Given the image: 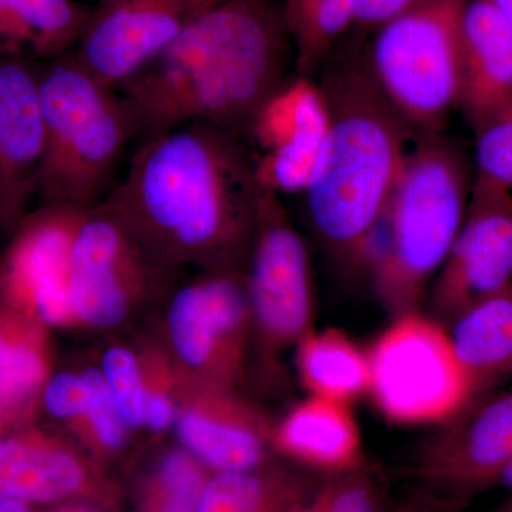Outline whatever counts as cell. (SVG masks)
<instances>
[{
    "instance_id": "3957f363",
    "label": "cell",
    "mask_w": 512,
    "mask_h": 512,
    "mask_svg": "<svg viewBox=\"0 0 512 512\" xmlns=\"http://www.w3.org/2000/svg\"><path fill=\"white\" fill-rule=\"evenodd\" d=\"M320 73L328 130L303 192L320 242L348 265L420 136L384 97L365 57H328Z\"/></svg>"
},
{
    "instance_id": "1f68e13d",
    "label": "cell",
    "mask_w": 512,
    "mask_h": 512,
    "mask_svg": "<svg viewBox=\"0 0 512 512\" xmlns=\"http://www.w3.org/2000/svg\"><path fill=\"white\" fill-rule=\"evenodd\" d=\"M87 389L82 376L60 373L46 384L45 404L47 412L59 419L86 416Z\"/></svg>"
},
{
    "instance_id": "8d00e7d4",
    "label": "cell",
    "mask_w": 512,
    "mask_h": 512,
    "mask_svg": "<svg viewBox=\"0 0 512 512\" xmlns=\"http://www.w3.org/2000/svg\"><path fill=\"white\" fill-rule=\"evenodd\" d=\"M497 484L503 485V487H507L512 490V461L508 464L507 468H505L503 474H501L500 480H498Z\"/></svg>"
},
{
    "instance_id": "f1b7e54d",
    "label": "cell",
    "mask_w": 512,
    "mask_h": 512,
    "mask_svg": "<svg viewBox=\"0 0 512 512\" xmlns=\"http://www.w3.org/2000/svg\"><path fill=\"white\" fill-rule=\"evenodd\" d=\"M103 377L123 423L128 427L143 424L147 393L133 353L110 349L103 359Z\"/></svg>"
},
{
    "instance_id": "ac0fdd59",
    "label": "cell",
    "mask_w": 512,
    "mask_h": 512,
    "mask_svg": "<svg viewBox=\"0 0 512 512\" xmlns=\"http://www.w3.org/2000/svg\"><path fill=\"white\" fill-rule=\"evenodd\" d=\"M447 333L476 402L512 375V284L464 309Z\"/></svg>"
},
{
    "instance_id": "9a60e30c",
    "label": "cell",
    "mask_w": 512,
    "mask_h": 512,
    "mask_svg": "<svg viewBox=\"0 0 512 512\" xmlns=\"http://www.w3.org/2000/svg\"><path fill=\"white\" fill-rule=\"evenodd\" d=\"M40 62L0 57V222L19 224L45 157Z\"/></svg>"
},
{
    "instance_id": "484cf974",
    "label": "cell",
    "mask_w": 512,
    "mask_h": 512,
    "mask_svg": "<svg viewBox=\"0 0 512 512\" xmlns=\"http://www.w3.org/2000/svg\"><path fill=\"white\" fill-rule=\"evenodd\" d=\"M22 312L0 308V404L3 412L28 402L46 379V359Z\"/></svg>"
},
{
    "instance_id": "60d3db41",
    "label": "cell",
    "mask_w": 512,
    "mask_h": 512,
    "mask_svg": "<svg viewBox=\"0 0 512 512\" xmlns=\"http://www.w3.org/2000/svg\"><path fill=\"white\" fill-rule=\"evenodd\" d=\"M100 2H101V0H100Z\"/></svg>"
},
{
    "instance_id": "ba28073f",
    "label": "cell",
    "mask_w": 512,
    "mask_h": 512,
    "mask_svg": "<svg viewBox=\"0 0 512 512\" xmlns=\"http://www.w3.org/2000/svg\"><path fill=\"white\" fill-rule=\"evenodd\" d=\"M113 202L84 211L74 235L70 295L74 316L100 328L117 325L131 299L173 265Z\"/></svg>"
},
{
    "instance_id": "74e56055",
    "label": "cell",
    "mask_w": 512,
    "mask_h": 512,
    "mask_svg": "<svg viewBox=\"0 0 512 512\" xmlns=\"http://www.w3.org/2000/svg\"><path fill=\"white\" fill-rule=\"evenodd\" d=\"M64 512H92V511L86 510V508H73V510H67Z\"/></svg>"
},
{
    "instance_id": "7c38bea8",
    "label": "cell",
    "mask_w": 512,
    "mask_h": 512,
    "mask_svg": "<svg viewBox=\"0 0 512 512\" xmlns=\"http://www.w3.org/2000/svg\"><path fill=\"white\" fill-rule=\"evenodd\" d=\"M84 211L43 204L19 222L18 234L0 259V296L6 305L50 325L73 318L70 262Z\"/></svg>"
},
{
    "instance_id": "8992f818",
    "label": "cell",
    "mask_w": 512,
    "mask_h": 512,
    "mask_svg": "<svg viewBox=\"0 0 512 512\" xmlns=\"http://www.w3.org/2000/svg\"><path fill=\"white\" fill-rule=\"evenodd\" d=\"M468 0H429L380 26L365 57L384 97L419 136L457 109Z\"/></svg>"
},
{
    "instance_id": "d590c367",
    "label": "cell",
    "mask_w": 512,
    "mask_h": 512,
    "mask_svg": "<svg viewBox=\"0 0 512 512\" xmlns=\"http://www.w3.org/2000/svg\"><path fill=\"white\" fill-rule=\"evenodd\" d=\"M490 2L512 29V0H490Z\"/></svg>"
},
{
    "instance_id": "9c48e42d",
    "label": "cell",
    "mask_w": 512,
    "mask_h": 512,
    "mask_svg": "<svg viewBox=\"0 0 512 512\" xmlns=\"http://www.w3.org/2000/svg\"><path fill=\"white\" fill-rule=\"evenodd\" d=\"M245 285L249 309L274 345L299 343L312 332L315 306L308 248L289 221L279 194L264 185Z\"/></svg>"
},
{
    "instance_id": "4316f807",
    "label": "cell",
    "mask_w": 512,
    "mask_h": 512,
    "mask_svg": "<svg viewBox=\"0 0 512 512\" xmlns=\"http://www.w3.org/2000/svg\"><path fill=\"white\" fill-rule=\"evenodd\" d=\"M379 487L363 468L339 474L323 485L318 493L308 495L295 512H380Z\"/></svg>"
},
{
    "instance_id": "d6986e66",
    "label": "cell",
    "mask_w": 512,
    "mask_h": 512,
    "mask_svg": "<svg viewBox=\"0 0 512 512\" xmlns=\"http://www.w3.org/2000/svg\"><path fill=\"white\" fill-rule=\"evenodd\" d=\"M276 441L320 471L345 474L362 467V437L349 404L312 396L288 414Z\"/></svg>"
},
{
    "instance_id": "4dcf8cb0",
    "label": "cell",
    "mask_w": 512,
    "mask_h": 512,
    "mask_svg": "<svg viewBox=\"0 0 512 512\" xmlns=\"http://www.w3.org/2000/svg\"><path fill=\"white\" fill-rule=\"evenodd\" d=\"M82 379L87 389V413L94 433L103 446L119 448L124 443V426L117 412L116 404L111 399L104 377L97 370L89 369Z\"/></svg>"
},
{
    "instance_id": "5bb4252c",
    "label": "cell",
    "mask_w": 512,
    "mask_h": 512,
    "mask_svg": "<svg viewBox=\"0 0 512 512\" xmlns=\"http://www.w3.org/2000/svg\"><path fill=\"white\" fill-rule=\"evenodd\" d=\"M424 446L421 471L457 490L497 484L512 461V387L481 397Z\"/></svg>"
},
{
    "instance_id": "30bf717a",
    "label": "cell",
    "mask_w": 512,
    "mask_h": 512,
    "mask_svg": "<svg viewBox=\"0 0 512 512\" xmlns=\"http://www.w3.org/2000/svg\"><path fill=\"white\" fill-rule=\"evenodd\" d=\"M220 0H101L70 50L87 72L120 90L163 56Z\"/></svg>"
},
{
    "instance_id": "603a6c76",
    "label": "cell",
    "mask_w": 512,
    "mask_h": 512,
    "mask_svg": "<svg viewBox=\"0 0 512 512\" xmlns=\"http://www.w3.org/2000/svg\"><path fill=\"white\" fill-rule=\"evenodd\" d=\"M298 370L303 386L320 399L352 406L369 394L367 352L342 330H312L299 340Z\"/></svg>"
},
{
    "instance_id": "8fae6325",
    "label": "cell",
    "mask_w": 512,
    "mask_h": 512,
    "mask_svg": "<svg viewBox=\"0 0 512 512\" xmlns=\"http://www.w3.org/2000/svg\"><path fill=\"white\" fill-rule=\"evenodd\" d=\"M511 284V191L476 175L456 241L427 293L430 316L447 328L468 306Z\"/></svg>"
},
{
    "instance_id": "6da1fadb",
    "label": "cell",
    "mask_w": 512,
    "mask_h": 512,
    "mask_svg": "<svg viewBox=\"0 0 512 512\" xmlns=\"http://www.w3.org/2000/svg\"><path fill=\"white\" fill-rule=\"evenodd\" d=\"M261 190L241 138L194 123L144 138L107 200L171 261L228 271L248 262Z\"/></svg>"
},
{
    "instance_id": "e0dca14e",
    "label": "cell",
    "mask_w": 512,
    "mask_h": 512,
    "mask_svg": "<svg viewBox=\"0 0 512 512\" xmlns=\"http://www.w3.org/2000/svg\"><path fill=\"white\" fill-rule=\"evenodd\" d=\"M512 100V29L490 0H468L457 109L474 133Z\"/></svg>"
},
{
    "instance_id": "836d02e7",
    "label": "cell",
    "mask_w": 512,
    "mask_h": 512,
    "mask_svg": "<svg viewBox=\"0 0 512 512\" xmlns=\"http://www.w3.org/2000/svg\"><path fill=\"white\" fill-rule=\"evenodd\" d=\"M173 404L163 394H147L144 421L154 430H164L173 421Z\"/></svg>"
},
{
    "instance_id": "e575fe53",
    "label": "cell",
    "mask_w": 512,
    "mask_h": 512,
    "mask_svg": "<svg viewBox=\"0 0 512 512\" xmlns=\"http://www.w3.org/2000/svg\"><path fill=\"white\" fill-rule=\"evenodd\" d=\"M0 512H30L26 501L19 498L0 495Z\"/></svg>"
},
{
    "instance_id": "5b68a950",
    "label": "cell",
    "mask_w": 512,
    "mask_h": 512,
    "mask_svg": "<svg viewBox=\"0 0 512 512\" xmlns=\"http://www.w3.org/2000/svg\"><path fill=\"white\" fill-rule=\"evenodd\" d=\"M39 77L46 144L36 194L45 204L89 210L138 136L136 117L119 90L70 52L40 63Z\"/></svg>"
},
{
    "instance_id": "52a82bcc",
    "label": "cell",
    "mask_w": 512,
    "mask_h": 512,
    "mask_svg": "<svg viewBox=\"0 0 512 512\" xmlns=\"http://www.w3.org/2000/svg\"><path fill=\"white\" fill-rule=\"evenodd\" d=\"M370 399L397 426L453 420L474 403L447 328L420 311L396 316L367 350Z\"/></svg>"
},
{
    "instance_id": "7402d4cb",
    "label": "cell",
    "mask_w": 512,
    "mask_h": 512,
    "mask_svg": "<svg viewBox=\"0 0 512 512\" xmlns=\"http://www.w3.org/2000/svg\"><path fill=\"white\" fill-rule=\"evenodd\" d=\"M82 483V467L66 451L35 437L0 439V495L46 503L73 494Z\"/></svg>"
},
{
    "instance_id": "7a4b0ae2",
    "label": "cell",
    "mask_w": 512,
    "mask_h": 512,
    "mask_svg": "<svg viewBox=\"0 0 512 512\" xmlns=\"http://www.w3.org/2000/svg\"><path fill=\"white\" fill-rule=\"evenodd\" d=\"M289 43L274 0H220L119 92L144 138L194 123L249 136L286 83Z\"/></svg>"
},
{
    "instance_id": "277c9868",
    "label": "cell",
    "mask_w": 512,
    "mask_h": 512,
    "mask_svg": "<svg viewBox=\"0 0 512 512\" xmlns=\"http://www.w3.org/2000/svg\"><path fill=\"white\" fill-rule=\"evenodd\" d=\"M471 187L470 164L453 140L417 138L390 197L392 249L370 278L392 318L420 311L463 224Z\"/></svg>"
},
{
    "instance_id": "ab89813d",
    "label": "cell",
    "mask_w": 512,
    "mask_h": 512,
    "mask_svg": "<svg viewBox=\"0 0 512 512\" xmlns=\"http://www.w3.org/2000/svg\"><path fill=\"white\" fill-rule=\"evenodd\" d=\"M2 414H3V409H2V404H0V419H2Z\"/></svg>"
},
{
    "instance_id": "d4e9b609",
    "label": "cell",
    "mask_w": 512,
    "mask_h": 512,
    "mask_svg": "<svg viewBox=\"0 0 512 512\" xmlns=\"http://www.w3.org/2000/svg\"><path fill=\"white\" fill-rule=\"evenodd\" d=\"M306 498L301 485L285 478L218 473L205 483L195 512H295Z\"/></svg>"
},
{
    "instance_id": "83f0119b",
    "label": "cell",
    "mask_w": 512,
    "mask_h": 512,
    "mask_svg": "<svg viewBox=\"0 0 512 512\" xmlns=\"http://www.w3.org/2000/svg\"><path fill=\"white\" fill-rule=\"evenodd\" d=\"M478 177L512 190V100L476 131Z\"/></svg>"
},
{
    "instance_id": "ffe728a7",
    "label": "cell",
    "mask_w": 512,
    "mask_h": 512,
    "mask_svg": "<svg viewBox=\"0 0 512 512\" xmlns=\"http://www.w3.org/2000/svg\"><path fill=\"white\" fill-rule=\"evenodd\" d=\"M92 13L76 0H0V57L42 63L66 55Z\"/></svg>"
},
{
    "instance_id": "4fadbf2b",
    "label": "cell",
    "mask_w": 512,
    "mask_h": 512,
    "mask_svg": "<svg viewBox=\"0 0 512 512\" xmlns=\"http://www.w3.org/2000/svg\"><path fill=\"white\" fill-rule=\"evenodd\" d=\"M328 130V113L318 86L299 77L259 111L249 137L262 154L255 160L259 183L276 194L308 187Z\"/></svg>"
},
{
    "instance_id": "44dd1931",
    "label": "cell",
    "mask_w": 512,
    "mask_h": 512,
    "mask_svg": "<svg viewBox=\"0 0 512 512\" xmlns=\"http://www.w3.org/2000/svg\"><path fill=\"white\" fill-rule=\"evenodd\" d=\"M178 433L185 446L218 473L254 471L264 460V426L237 404L220 403L212 412L184 414Z\"/></svg>"
},
{
    "instance_id": "2e32d148",
    "label": "cell",
    "mask_w": 512,
    "mask_h": 512,
    "mask_svg": "<svg viewBox=\"0 0 512 512\" xmlns=\"http://www.w3.org/2000/svg\"><path fill=\"white\" fill-rule=\"evenodd\" d=\"M249 308L245 276L238 269L215 271L180 289L168 312L171 339L187 365L220 363L225 372L238 365Z\"/></svg>"
},
{
    "instance_id": "f546056e",
    "label": "cell",
    "mask_w": 512,
    "mask_h": 512,
    "mask_svg": "<svg viewBox=\"0 0 512 512\" xmlns=\"http://www.w3.org/2000/svg\"><path fill=\"white\" fill-rule=\"evenodd\" d=\"M164 501L158 512H195L204 490L200 468L190 456L174 451L164 458L160 473Z\"/></svg>"
},
{
    "instance_id": "f35d334b",
    "label": "cell",
    "mask_w": 512,
    "mask_h": 512,
    "mask_svg": "<svg viewBox=\"0 0 512 512\" xmlns=\"http://www.w3.org/2000/svg\"><path fill=\"white\" fill-rule=\"evenodd\" d=\"M503 512H512V501L504 508Z\"/></svg>"
},
{
    "instance_id": "d6a6232c",
    "label": "cell",
    "mask_w": 512,
    "mask_h": 512,
    "mask_svg": "<svg viewBox=\"0 0 512 512\" xmlns=\"http://www.w3.org/2000/svg\"><path fill=\"white\" fill-rule=\"evenodd\" d=\"M426 2L429 0H360L355 25L362 29H379L384 23Z\"/></svg>"
},
{
    "instance_id": "cb8c5ba5",
    "label": "cell",
    "mask_w": 512,
    "mask_h": 512,
    "mask_svg": "<svg viewBox=\"0 0 512 512\" xmlns=\"http://www.w3.org/2000/svg\"><path fill=\"white\" fill-rule=\"evenodd\" d=\"M360 0H285L286 30L295 46L299 77L322 69L342 33L355 25Z\"/></svg>"
}]
</instances>
